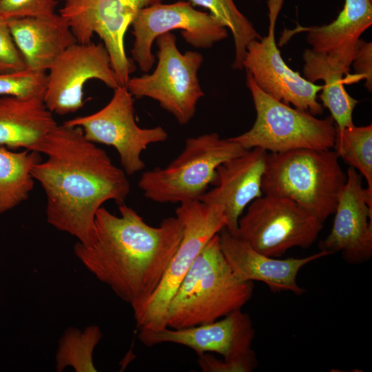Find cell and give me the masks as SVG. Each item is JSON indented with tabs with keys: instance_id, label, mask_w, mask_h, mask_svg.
I'll return each mask as SVG.
<instances>
[{
	"instance_id": "cell-19",
	"label": "cell",
	"mask_w": 372,
	"mask_h": 372,
	"mask_svg": "<svg viewBox=\"0 0 372 372\" xmlns=\"http://www.w3.org/2000/svg\"><path fill=\"white\" fill-rule=\"evenodd\" d=\"M371 24L372 0H344L343 9L329 24L298 27L307 32L311 50L324 55L347 76L360 37Z\"/></svg>"
},
{
	"instance_id": "cell-8",
	"label": "cell",
	"mask_w": 372,
	"mask_h": 372,
	"mask_svg": "<svg viewBox=\"0 0 372 372\" xmlns=\"http://www.w3.org/2000/svg\"><path fill=\"white\" fill-rule=\"evenodd\" d=\"M156 41L158 63L154 72L130 78L125 86L133 97L158 101L180 125H186L205 95L198 78L203 56L194 51L182 54L176 37L171 32L160 35Z\"/></svg>"
},
{
	"instance_id": "cell-25",
	"label": "cell",
	"mask_w": 372,
	"mask_h": 372,
	"mask_svg": "<svg viewBox=\"0 0 372 372\" xmlns=\"http://www.w3.org/2000/svg\"><path fill=\"white\" fill-rule=\"evenodd\" d=\"M333 147L339 158L364 178L372 196V125L336 128Z\"/></svg>"
},
{
	"instance_id": "cell-16",
	"label": "cell",
	"mask_w": 372,
	"mask_h": 372,
	"mask_svg": "<svg viewBox=\"0 0 372 372\" xmlns=\"http://www.w3.org/2000/svg\"><path fill=\"white\" fill-rule=\"evenodd\" d=\"M255 329L249 315L236 310L213 322L183 329L166 327L139 331L138 338L146 347L174 343L196 353H216L225 360L238 359L252 352Z\"/></svg>"
},
{
	"instance_id": "cell-27",
	"label": "cell",
	"mask_w": 372,
	"mask_h": 372,
	"mask_svg": "<svg viewBox=\"0 0 372 372\" xmlns=\"http://www.w3.org/2000/svg\"><path fill=\"white\" fill-rule=\"evenodd\" d=\"M47 83L46 72L26 68L0 73V96L43 99Z\"/></svg>"
},
{
	"instance_id": "cell-10",
	"label": "cell",
	"mask_w": 372,
	"mask_h": 372,
	"mask_svg": "<svg viewBox=\"0 0 372 372\" xmlns=\"http://www.w3.org/2000/svg\"><path fill=\"white\" fill-rule=\"evenodd\" d=\"M109 103L98 112L64 123L79 127L90 141L116 149L127 176L144 169L142 152L152 143L165 141L168 134L161 126L141 128L134 118V100L125 85L114 90Z\"/></svg>"
},
{
	"instance_id": "cell-18",
	"label": "cell",
	"mask_w": 372,
	"mask_h": 372,
	"mask_svg": "<svg viewBox=\"0 0 372 372\" xmlns=\"http://www.w3.org/2000/svg\"><path fill=\"white\" fill-rule=\"evenodd\" d=\"M220 249L234 275L242 281H260L271 291L305 292L297 283L300 270L308 263L330 255L324 250L300 258L278 259L261 254L225 228L218 234Z\"/></svg>"
},
{
	"instance_id": "cell-2",
	"label": "cell",
	"mask_w": 372,
	"mask_h": 372,
	"mask_svg": "<svg viewBox=\"0 0 372 372\" xmlns=\"http://www.w3.org/2000/svg\"><path fill=\"white\" fill-rule=\"evenodd\" d=\"M119 216L103 206L96 214L94 240L77 242L74 252L99 280L138 312L161 283L183 235L178 218L168 217L157 227L125 203Z\"/></svg>"
},
{
	"instance_id": "cell-5",
	"label": "cell",
	"mask_w": 372,
	"mask_h": 372,
	"mask_svg": "<svg viewBox=\"0 0 372 372\" xmlns=\"http://www.w3.org/2000/svg\"><path fill=\"white\" fill-rule=\"evenodd\" d=\"M247 151L215 132L190 137L167 166L144 172L138 185L146 198L159 203L199 200L209 185L216 184L217 167Z\"/></svg>"
},
{
	"instance_id": "cell-11",
	"label": "cell",
	"mask_w": 372,
	"mask_h": 372,
	"mask_svg": "<svg viewBox=\"0 0 372 372\" xmlns=\"http://www.w3.org/2000/svg\"><path fill=\"white\" fill-rule=\"evenodd\" d=\"M60 14L69 23L78 43H89L97 34L107 49L121 85L135 69L125 53L126 32L142 9L164 0H63Z\"/></svg>"
},
{
	"instance_id": "cell-24",
	"label": "cell",
	"mask_w": 372,
	"mask_h": 372,
	"mask_svg": "<svg viewBox=\"0 0 372 372\" xmlns=\"http://www.w3.org/2000/svg\"><path fill=\"white\" fill-rule=\"evenodd\" d=\"M193 6H200L219 20L232 34L235 57L234 70H242L248 44L262 37L249 20L238 9L234 0H187Z\"/></svg>"
},
{
	"instance_id": "cell-17",
	"label": "cell",
	"mask_w": 372,
	"mask_h": 372,
	"mask_svg": "<svg viewBox=\"0 0 372 372\" xmlns=\"http://www.w3.org/2000/svg\"><path fill=\"white\" fill-rule=\"evenodd\" d=\"M267 154L255 147L223 163L216 169L215 187L199 199L223 212L225 228L233 236H237L238 220L245 208L263 194L262 180Z\"/></svg>"
},
{
	"instance_id": "cell-20",
	"label": "cell",
	"mask_w": 372,
	"mask_h": 372,
	"mask_svg": "<svg viewBox=\"0 0 372 372\" xmlns=\"http://www.w3.org/2000/svg\"><path fill=\"white\" fill-rule=\"evenodd\" d=\"M7 22L28 69L46 72L67 48L78 43L69 23L60 14Z\"/></svg>"
},
{
	"instance_id": "cell-29",
	"label": "cell",
	"mask_w": 372,
	"mask_h": 372,
	"mask_svg": "<svg viewBox=\"0 0 372 372\" xmlns=\"http://www.w3.org/2000/svg\"><path fill=\"white\" fill-rule=\"evenodd\" d=\"M26 68L25 60L14 41L7 20L0 16V73Z\"/></svg>"
},
{
	"instance_id": "cell-21",
	"label": "cell",
	"mask_w": 372,
	"mask_h": 372,
	"mask_svg": "<svg viewBox=\"0 0 372 372\" xmlns=\"http://www.w3.org/2000/svg\"><path fill=\"white\" fill-rule=\"evenodd\" d=\"M57 125L43 98L0 96V146L36 152Z\"/></svg>"
},
{
	"instance_id": "cell-6",
	"label": "cell",
	"mask_w": 372,
	"mask_h": 372,
	"mask_svg": "<svg viewBox=\"0 0 372 372\" xmlns=\"http://www.w3.org/2000/svg\"><path fill=\"white\" fill-rule=\"evenodd\" d=\"M246 72L256 118L249 130L230 140L246 149L258 147L269 153L333 147L336 127L331 116L319 119L309 112L291 107L265 93Z\"/></svg>"
},
{
	"instance_id": "cell-12",
	"label": "cell",
	"mask_w": 372,
	"mask_h": 372,
	"mask_svg": "<svg viewBox=\"0 0 372 372\" xmlns=\"http://www.w3.org/2000/svg\"><path fill=\"white\" fill-rule=\"evenodd\" d=\"M132 59L148 72L155 63L152 48L160 35L179 30L187 43L207 49L228 37L227 28L209 12L197 10L189 1L156 3L141 10L132 23Z\"/></svg>"
},
{
	"instance_id": "cell-7",
	"label": "cell",
	"mask_w": 372,
	"mask_h": 372,
	"mask_svg": "<svg viewBox=\"0 0 372 372\" xmlns=\"http://www.w3.org/2000/svg\"><path fill=\"white\" fill-rule=\"evenodd\" d=\"M175 212L183 226L182 238L158 287L134 313L138 331L167 327L166 312L171 299L204 246L225 226L223 212L200 200L180 203Z\"/></svg>"
},
{
	"instance_id": "cell-1",
	"label": "cell",
	"mask_w": 372,
	"mask_h": 372,
	"mask_svg": "<svg viewBox=\"0 0 372 372\" xmlns=\"http://www.w3.org/2000/svg\"><path fill=\"white\" fill-rule=\"evenodd\" d=\"M36 152L46 156L31 173L45 195L47 222L90 245L98 209L107 200L125 203L130 192L127 175L79 127L65 123L47 134Z\"/></svg>"
},
{
	"instance_id": "cell-9",
	"label": "cell",
	"mask_w": 372,
	"mask_h": 372,
	"mask_svg": "<svg viewBox=\"0 0 372 372\" xmlns=\"http://www.w3.org/2000/svg\"><path fill=\"white\" fill-rule=\"evenodd\" d=\"M323 223L292 199L262 194L238 220L237 236L266 256L279 258L293 247L309 248Z\"/></svg>"
},
{
	"instance_id": "cell-4",
	"label": "cell",
	"mask_w": 372,
	"mask_h": 372,
	"mask_svg": "<svg viewBox=\"0 0 372 372\" xmlns=\"http://www.w3.org/2000/svg\"><path fill=\"white\" fill-rule=\"evenodd\" d=\"M347 177L331 149L268 153L262 191L292 199L323 223L334 213Z\"/></svg>"
},
{
	"instance_id": "cell-13",
	"label": "cell",
	"mask_w": 372,
	"mask_h": 372,
	"mask_svg": "<svg viewBox=\"0 0 372 372\" xmlns=\"http://www.w3.org/2000/svg\"><path fill=\"white\" fill-rule=\"evenodd\" d=\"M282 3L283 0H268V34L248 44L243 68L258 87L273 99L314 116L322 114L323 106L318 102L317 94L322 85L309 82L289 68L276 45L275 27Z\"/></svg>"
},
{
	"instance_id": "cell-3",
	"label": "cell",
	"mask_w": 372,
	"mask_h": 372,
	"mask_svg": "<svg viewBox=\"0 0 372 372\" xmlns=\"http://www.w3.org/2000/svg\"><path fill=\"white\" fill-rule=\"evenodd\" d=\"M218 234L204 246L171 299L167 327L213 322L241 309L252 297L253 282L234 275L220 249Z\"/></svg>"
},
{
	"instance_id": "cell-31",
	"label": "cell",
	"mask_w": 372,
	"mask_h": 372,
	"mask_svg": "<svg viewBox=\"0 0 372 372\" xmlns=\"http://www.w3.org/2000/svg\"><path fill=\"white\" fill-rule=\"evenodd\" d=\"M353 64L355 76L360 81L365 79L364 85L372 91V43L359 39L356 45Z\"/></svg>"
},
{
	"instance_id": "cell-22",
	"label": "cell",
	"mask_w": 372,
	"mask_h": 372,
	"mask_svg": "<svg viewBox=\"0 0 372 372\" xmlns=\"http://www.w3.org/2000/svg\"><path fill=\"white\" fill-rule=\"evenodd\" d=\"M304 78L309 82L318 80L324 82L320 99L323 106L331 112L337 129L342 130L354 125L353 112L358 101L346 91L343 71L333 65L321 54L307 49L302 54Z\"/></svg>"
},
{
	"instance_id": "cell-15",
	"label": "cell",
	"mask_w": 372,
	"mask_h": 372,
	"mask_svg": "<svg viewBox=\"0 0 372 372\" xmlns=\"http://www.w3.org/2000/svg\"><path fill=\"white\" fill-rule=\"evenodd\" d=\"M347 176L331 230L320 247L329 254L340 252L347 262L358 265L372 256V196L354 168H349Z\"/></svg>"
},
{
	"instance_id": "cell-26",
	"label": "cell",
	"mask_w": 372,
	"mask_h": 372,
	"mask_svg": "<svg viewBox=\"0 0 372 372\" xmlns=\"http://www.w3.org/2000/svg\"><path fill=\"white\" fill-rule=\"evenodd\" d=\"M96 325L87 327L83 331L70 328L61 338L56 355V369L62 371L72 366L77 372L97 371L92 360L93 351L102 338Z\"/></svg>"
},
{
	"instance_id": "cell-28",
	"label": "cell",
	"mask_w": 372,
	"mask_h": 372,
	"mask_svg": "<svg viewBox=\"0 0 372 372\" xmlns=\"http://www.w3.org/2000/svg\"><path fill=\"white\" fill-rule=\"evenodd\" d=\"M56 0H0V16L5 19L48 16L55 13Z\"/></svg>"
},
{
	"instance_id": "cell-30",
	"label": "cell",
	"mask_w": 372,
	"mask_h": 372,
	"mask_svg": "<svg viewBox=\"0 0 372 372\" xmlns=\"http://www.w3.org/2000/svg\"><path fill=\"white\" fill-rule=\"evenodd\" d=\"M198 363L203 372H251L258 366L254 351L238 359L227 361L217 359L210 353L198 354Z\"/></svg>"
},
{
	"instance_id": "cell-23",
	"label": "cell",
	"mask_w": 372,
	"mask_h": 372,
	"mask_svg": "<svg viewBox=\"0 0 372 372\" xmlns=\"http://www.w3.org/2000/svg\"><path fill=\"white\" fill-rule=\"evenodd\" d=\"M40 154L28 149L14 152L0 146V214L28 198L35 181L31 170L41 161Z\"/></svg>"
},
{
	"instance_id": "cell-14",
	"label": "cell",
	"mask_w": 372,
	"mask_h": 372,
	"mask_svg": "<svg viewBox=\"0 0 372 372\" xmlns=\"http://www.w3.org/2000/svg\"><path fill=\"white\" fill-rule=\"evenodd\" d=\"M43 102L53 114L73 113L83 105L85 83L97 79L114 90L120 85L103 43H76L67 48L48 70Z\"/></svg>"
}]
</instances>
